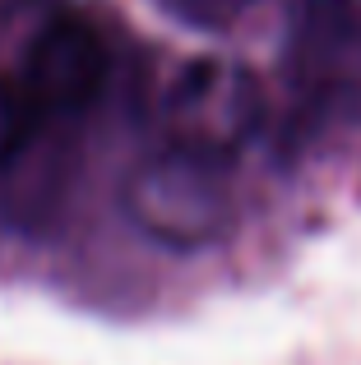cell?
<instances>
[{"mask_svg": "<svg viewBox=\"0 0 361 365\" xmlns=\"http://www.w3.org/2000/svg\"><path fill=\"white\" fill-rule=\"evenodd\" d=\"M167 148L204 162H227L260 134L264 88L236 61H190L167 93Z\"/></svg>", "mask_w": 361, "mask_h": 365, "instance_id": "obj_1", "label": "cell"}, {"mask_svg": "<svg viewBox=\"0 0 361 365\" xmlns=\"http://www.w3.org/2000/svg\"><path fill=\"white\" fill-rule=\"evenodd\" d=\"M37 120L42 116H37V107L28 102V93L19 88L14 79H0V167H9V162L28 148Z\"/></svg>", "mask_w": 361, "mask_h": 365, "instance_id": "obj_5", "label": "cell"}, {"mask_svg": "<svg viewBox=\"0 0 361 365\" xmlns=\"http://www.w3.org/2000/svg\"><path fill=\"white\" fill-rule=\"evenodd\" d=\"M223 171L218 162L190 158L163 143L153 162L135 171L126 190V208L148 236L167 245H199L213 232H223L227 195H223Z\"/></svg>", "mask_w": 361, "mask_h": 365, "instance_id": "obj_2", "label": "cell"}, {"mask_svg": "<svg viewBox=\"0 0 361 365\" xmlns=\"http://www.w3.org/2000/svg\"><path fill=\"white\" fill-rule=\"evenodd\" d=\"M297 46L310 65H338L361 56V0H301Z\"/></svg>", "mask_w": 361, "mask_h": 365, "instance_id": "obj_4", "label": "cell"}, {"mask_svg": "<svg viewBox=\"0 0 361 365\" xmlns=\"http://www.w3.org/2000/svg\"><path fill=\"white\" fill-rule=\"evenodd\" d=\"M167 19L195 28V33H218V28H232L250 14L260 0H153Z\"/></svg>", "mask_w": 361, "mask_h": 365, "instance_id": "obj_6", "label": "cell"}, {"mask_svg": "<svg viewBox=\"0 0 361 365\" xmlns=\"http://www.w3.org/2000/svg\"><path fill=\"white\" fill-rule=\"evenodd\" d=\"M111 56L102 33L79 14H56L33 33L24 51L19 88L37 107V116H79L102 98Z\"/></svg>", "mask_w": 361, "mask_h": 365, "instance_id": "obj_3", "label": "cell"}]
</instances>
